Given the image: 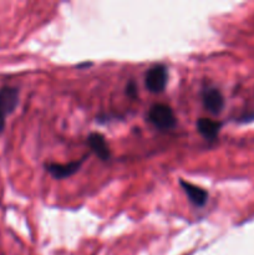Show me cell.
<instances>
[{
	"label": "cell",
	"instance_id": "277c9868",
	"mask_svg": "<svg viewBox=\"0 0 254 255\" xmlns=\"http://www.w3.org/2000/svg\"><path fill=\"white\" fill-rule=\"evenodd\" d=\"M81 163H82V159L79 162H70V163H65V164L49 163L45 166V168H46V171L49 172L54 178L61 179L76 173V172L79 171Z\"/></svg>",
	"mask_w": 254,
	"mask_h": 255
},
{
	"label": "cell",
	"instance_id": "7a4b0ae2",
	"mask_svg": "<svg viewBox=\"0 0 254 255\" xmlns=\"http://www.w3.org/2000/svg\"><path fill=\"white\" fill-rule=\"evenodd\" d=\"M19 102V92L14 87H2L0 90V132L4 129L6 117L11 114Z\"/></svg>",
	"mask_w": 254,
	"mask_h": 255
},
{
	"label": "cell",
	"instance_id": "3957f363",
	"mask_svg": "<svg viewBox=\"0 0 254 255\" xmlns=\"http://www.w3.org/2000/svg\"><path fill=\"white\" fill-rule=\"evenodd\" d=\"M167 84V69L163 65L151 67L146 74V86L151 92H161Z\"/></svg>",
	"mask_w": 254,
	"mask_h": 255
},
{
	"label": "cell",
	"instance_id": "52a82bcc",
	"mask_svg": "<svg viewBox=\"0 0 254 255\" xmlns=\"http://www.w3.org/2000/svg\"><path fill=\"white\" fill-rule=\"evenodd\" d=\"M87 142H89V146L91 147L92 151L97 154V157H100L104 161L110 158V149L104 136H101L100 133H91L87 138Z\"/></svg>",
	"mask_w": 254,
	"mask_h": 255
},
{
	"label": "cell",
	"instance_id": "8992f818",
	"mask_svg": "<svg viewBox=\"0 0 254 255\" xmlns=\"http://www.w3.org/2000/svg\"><path fill=\"white\" fill-rule=\"evenodd\" d=\"M181 186L183 188V191L186 192V194L188 196L189 201L197 207H202L206 204L207 198H208V193H207L204 189L199 188V187L193 186V184L188 183V182L181 181Z\"/></svg>",
	"mask_w": 254,
	"mask_h": 255
},
{
	"label": "cell",
	"instance_id": "ba28073f",
	"mask_svg": "<svg viewBox=\"0 0 254 255\" xmlns=\"http://www.w3.org/2000/svg\"><path fill=\"white\" fill-rule=\"evenodd\" d=\"M197 128L198 132L207 139H214L218 134L219 128H221V124L217 121L209 119H201L197 122Z\"/></svg>",
	"mask_w": 254,
	"mask_h": 255
},
{
	"label": "cell",
	"instance_id": "6da1fadb",
	"mask_svg": "<svg viewBox=\"0 0 254 255\" xmlns=\"http://www.w3.org/2000/svg\"><path fill=\"white\" fill-rule=\"evenodd\" d=\"M148 120L159 129H171L176 126V117L171 107L163 104H157L149 109Z\"/></svg>",
	"mask_w": 254,
	"mask_h": 255
},
{
	"label": "cell",
	"instance_id": "5b68a950",
	"mask_svg": "<svg viewBox=\"0 0 254 255\" xmlns=\"http://www.w3.org/2000/svg\"><path fill=\"white\" fill-rule=\"evenodd\" d=\"M203 104L206 109L212 114H219L224 106L223 95L216 89L207 90L203 94Z\"/></svg>",
	"mask_w": 254,
	"mask_h": 255
}]
</instances>
